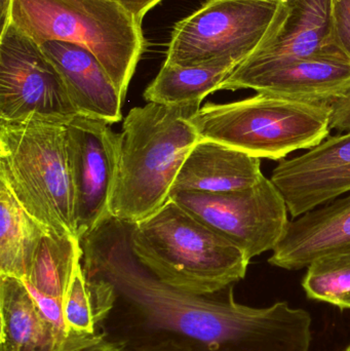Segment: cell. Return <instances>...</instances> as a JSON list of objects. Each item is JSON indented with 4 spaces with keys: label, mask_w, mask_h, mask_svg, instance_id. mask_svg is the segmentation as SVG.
I'll use <instances>...</instances> for the list:
<instances>
[{
    "label": "cell",
    "mask_w": 350,
    "mask_h": 351,
    "mask_svg": "<svg viewBox=\"0 0 350 351\" xmlns=\"http://www.w3.org/2000/svg\"><path fill=\"white\" fill-rule=\"evenodd\" d=\"M350 254V193L290 221L268 263L287 270Z\"/></svg>",
    "instance_id": "obj_14"
},
{
    "label": "cell",
    "mask_w": 350,
    "mask_h": 351,
    "mask_svg": "<svg viewBox=\"0 0 350 351\" xmlns=\"http://www.w3.org/2000/svg\"><path fill=\"white\" fill-rule=\"evenodd\" d=\"M170 198L250 260L273 251L290 222L285 199L266 177L240 191L177 192Z\"/></svg>",
    "instance_id": "obj_9"
},
{
    "label": "cell",
    "mask_w": 350,
    "mask_h": 351,
    "mask_svg": "<svg viewBox=\"0 0 350 351\" xmlns=\"http://www.w3.org/2000/svg\"><path fill=\"white\" fill-rule=\"evenodd\" d=\"M199 108L148 102L129 110L119 134L111 218L133 225L170 200L175 180L199 141L191 123Z\"/></svg>",
    "instance_id": "obj_2"
},
{
    "label": "cell",
    "mask_w": 350,
    "mask_h": 351,
    "mask_svg": "<svg viewBox=\"0 0 350 351\" xmlns=\"http://www.w3.org/2000/svg\"><path fill=\"white\" fill-rule=\"evenodd\" d=\"M75 235L47 231L37 245L24 282L31 292L63 302L82 250Z\"/></svg>",
    "instance_id": "obj_19"
},
{
    "label": "cell",
    "mask_w": 350,
    "mask_h": 351,
    "mask_svg": "<svg viewBox=\"0 0 350 351\" xmlns=\"http://www.w3.org/2000/svg\"><path fill=\"white\" fill-rule=\"evenodd\" d=\"M110 123L76 115L66 125V149L74 192L75 234L82 239L111 218L119 134Z\"/></svg>",
    "instance_id": "obj_10"
},
{
    "label": "cell",
    "mask_w": 350,
    "mask_h": 351,
    "mask_svg": "<svg viewBox=\"0 0 350 351\" xmlns=\"http://www.w3.org/2000/svg\"><path fill=\"white\" fill-rule=\"evenodd\" d=\"M0 351H66L65 340L47 319L24 280L0 274Z\"/></svg>",
    "instance_id": "obj_17"
},
{
    "label": "cell",
    "mask_w": 350,
    "mask_h": 351,
    "mask_svg": "<svg viewBox=\"0 0 350 351\" xmlns=\"http://www.w3.org/2000/svg\"><path fill=\"white\" fill-rule=\"evenodd\" d=\"M240 64L234 59L199 66L175 65L164 61L144 92V99L147 103L201 107L203 99L219 90L222 82Z\"/></svg>",
    "instance_id": "obj_18"
},
{
    "label": "cell",
    "mask_w": 350,
    "mask_h": 351,
    "mask_svg": "<svg viewBox=\"0 0 350 351\" xmlns=\"http://www.w3.org/2000/svg\"><path fill=\"white\" fill-rule=\"evenodd\" d=\"M90 276L114 289V304L99 333L121 351L164 343L220 351H310L312 346L308 311L283 301L260 308L240 304L234 285L193 295L166 286L144 267L143 274Z\"/></svg>",
    "instance_id": "obj_1"
},
{
    "label": "cell",
    "mask_w": 350,
    "mask_h": 351,
    "mask_svg": "<svg viewBox=\"0 0 350 351\" xmlns=\"http://www.w3.org/2000/svg\"><path fill=\"white\" fill-rule=\"evenodd\" d=\"M12 0H1V30L10 23V8Z\"/></svg>",
    "instance_id": "obj_28"
},
{
    "label": "cell",
    "mask_w": 350,
    "mask_h": 351,
    "mask_svg": "<svg viewBox=\"0 0 350 351\" xmlns=\"http://www.w3.org/2000/svg\"><path fill=\"white\" fill-rule=\"evenodd\" d=\"M330 117V105L257 93L226 104L208 103L191 123L199 140H213L255 158L283 160L326 140Z\"/></svg>",
    "instance_id": "obj_5"
},
{
    "label": "cell",
    "mask_w": 350,
    "mask_h": 351,
    "mask_svg": "<svg viewBox=\"0 0 350 351\" xmlns=\"http://www.w3.org/2000/svg\"><path fill=\"white\" fill-rule=\"evenodd\" d=\"M271 180L293 219L350 192V132L282 160Z\"/></svg>",
    "instance_id": "obj_11"
},
{
    "label": "cell",
    "mask_w": 350,
    "mask_h": 351,
    "mask_svg": "<svg viewBox=\"0 0 350 351\" xmlns=\"http://www.w3.org/2000/svg\"><path fill=\"white\" fill-rule=\"evenodd\" d=\"M350 88V60L343 53H325L296 60L273 69L225 78L219 90L256 93L330 105Z\"/></svg>",
    "instance_id": "obj_13"
},
{
    "label": "cell",
    "mask_w": 350,
    "mask_h": 351,
    "mask_svg": "<svg viewBox=\"0 0 350 351\" xmlns=\"http://www.w3.org/2000/svg\"><path fill=\"white\" fill-rule=\"evenodd\" d=\"M137 20H143L144 16L162 0H116Z\"/></svg>",
    "instance_id": "obj_26"
},
{
    "label": "cell",
    "mask_w": 350,
    "mask_h": 351,
    "mask_svg": "<svg viewBox=\"0 0 350 351\" xmlns=\"http://www.w3.org/2000/svg\"><path fill=\"white\" fill-rule=\"evenodd\" d=\"M134 351H220L203 348V346H189V344L164 343L160 346H150Z\"/></svg>",
    "instance_id": "obj_27"
},
{
    "label": "cell",
    "mask_w": 350,
    "mask_h": 351,
    "mask_svg": "<svg viewBox=\"0 0 350 351\" xmlns=\"http://www.w3.org/2000/svg\"><path fill=\"white\" fill-rule=\"evenodd\" d=\"M332 32L335 47L350 60V0H332Z\"/></svg>",
    "instance_id": "obj_23"
},
{
    "label": "cell",
    "mask_w": 350,
    "mask_h": 351,
    "mask_svg": "<svg viewBox=\"0 0 350 351\" xmlns=\"http://www.w3.org/2000/svg\"><path fill=\"white\" fill-rule=\"evenodd\" d=\"M284 1L287 14L275 34L238 65L227 77L260 73L312 56L342 53L333 41L332 0Z\"/></svg>",
    "instance_id": "obj_12"
},
{
    "label": "cell",
    "mask_w": 350,
    "mask_h": 351,
    "mask_svg": "<svg viewBox=\"0 0 350 351\" xmlns=\"http://www.w3.org/2000/svg\"><path fill=\"white\" fill-rule=\"evenodd\" d=\"M78 115L40 45L12 23L0 32V121L67 125Z\"/></svg>",
    "instance_id": "obj_8"
},
{
    "label": "cell",
    "mask_w": 350,
    "mask_h": 351,
    "mask_svg": "<svg viewBox=\"0 0 350 351\" xmlns=\"http://www.w3.org/2000/svg\"><path fill=\"white\" fill-rule=\"evenodd\" d=\"M264 177L261 158L213 140L201 139L189 152L171 194L240 191L254 187Z\"/></svg>",
    "instance_id": "obj_16"
},
{
    "label": "cell",
    "mask_w": 350,
    "mask_h": 351,
    "mask_svg": "<svg viewBox=\"0 0 350 351\" xmlns=\"http://www.w3.org/2000/svg\"><path fill=\"white\" fill-rule=\"evenodd\" d=\"M40 47L61 75L78 115L110 125L123 119L125 98L92 53L63 41H45Z\"/></svg>",
    "instance_id": "obj_15"
},
{
    "label": "cell",
    "mask_w": 350,
    "mask_h": 351,
    "mask_svg": "<svg viewBox=\"0 0 350 351\" xmlns=\"http://www.w3.org/2000/svg\"><path fill=\"white\" fill-rule=\"evenodd\" d=\"M287 14L284 0H208L175 25L166 62L199 66L242 63L273 36Z\"/></svg>",
    "instance_id": "obj_7"
},
{
    "label": "cell",
    "mask_w": 350,
    "mask_h": 351,
    "mask_svg": "<svg viewBox=\"0 0 350 351\" xmlns=\"http://www.w3.org/2000/svg\"><path fill=\"white\" fill-rule=\"evenodd\" d=\"M114 289L97 276L88 278L78 264L63 301L64 323L68 336L97 335L99 327L114 304Z\"/></svg>",
    "instance_id": "obj_21"
},
{
    "label": "cell",
    "mask_w": 350,
    "mask_h": 351,
    "mask_svg": "<svg viewBox=\"0 0 350 351\" xmlns=\"http://www.w3.org/2000/svg\"><path fill=\"white\" fill-rule=\"evenodd\" d=\"M10 23L37 45L63 41L86 49L123 98L146 47L141 21L116 0H12Z\"/></svg>",
    "instance_id": "obj_4"
},
{
    "label": "cell",
    "mask_w": 350,
    "mask_h": 351,
    "mask_svg": "<svg viewBox=\"0 0 350 351\" xmlns=\"http://www.w3.org/2000/svg\"><path fill=\"white\" fill-rule=\"evenodd\" d=\"M0 180L49 231L76 237L66 125L0 121Z\"/></svg>",
    "instance_id": "obj_6"
},
{
    "label": "cell",
    "mask_w": 350,
    "mask_h": 351,
    "mask_svg": "<svg viewBox=\"0 0 350 351\" xmlns=\"http://www.w3.org/2000/svg\"><path fill=\"white\" fill-rule=\"evenodd\" d=\"M308 298L350 309V254L312 262L302 280Z\"/></svg>",
    "instance_id": "obj_22"
},
{
    "label": "cell",
    "mask_w": 350,
    "mask_h": 351,
    "mask_svg": "<svg viewBox=\"0 0 350 351\" xmlns=\"http://www.w3.org/2000/svg\"><path fill=\"white\" fill-rule=\"evenodd\" d=\"M345 351H350V344L349 346H347V350H345Z\"/></svg>",
    "instance_id": "obj_29"
},
{
    "label": "cell",
    "mask_w": 350,
    "mask_h": 351,
    "mask_svg": "<svg viewBox=\"0 0 350 351\" xmlns=\"http://www.w3.org/2000/svg\"><path fill=\"white\" fill-rule=\"evenodd\" d=\"M71 336V344L66 351H121L117 346L107 342L101 334Z\"/></svg>",
    "instance_id": "obj_25"
},
{
    "label": "cell",
    "mask_w": 350,
    "mask_h": 351,
    "mask_svg": "<svg viewBox=\"0 0 350 351\" xmlns=\"http://www.w3.org/2000/svg\"><path fill=\"white\" fill-rule=\"evenodd\" d=\"M134 257L156 280L181 292L208 295L244 280L246 254L171 199L133 224Z\"/></svg>",
    "instance_id": "obj_3"
},
{
    "label": "cell",
    "mask_w": 350,
    "mask_h": 351,
    "mask_svg": "<svg viewBox=\"0 0 350 351\" xmlns=\"http://www.w3.org/2000/svg\"><path fill=\"white\" fill-rule=\"evenodd\" d=\"M47 231L0 180V274L24 280L33 253Z\"/></svg>",
    "instance_id": "obj_20"
},
{
    "label": "cell",
    "mask_w": 350,
    "mask_h": 351,
    "mask_svg": "<svg viewBox=\"0 0 350 351\" xmlns=\"http://www.w3.org/2000/svg\"><path fill=\"white\" fill-rule=\"evenodd\" d=\"M330 129L350 132V88L330 104Z\"/></svg>",
    "instance_id": "obj_24"
}]
</instances>
